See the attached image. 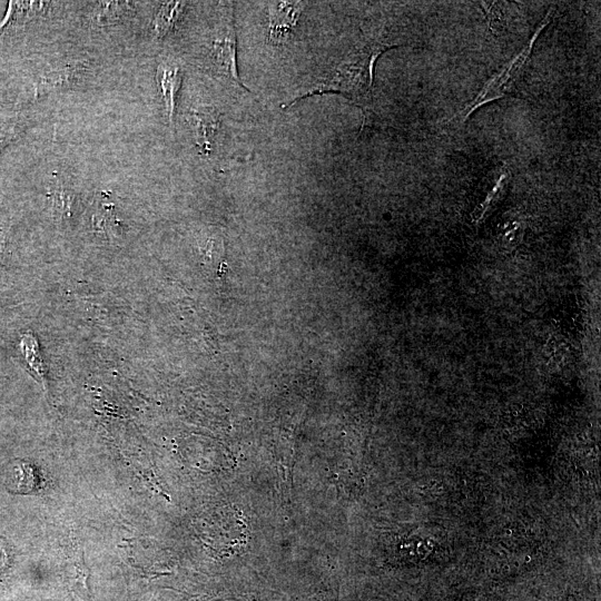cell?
<instances>
[{"instance_id": "6da1fadb", "label": "cell", "mask_w": 601, "mask_h": 601, "mask_svg": "<svg viewBox=\"0 0 601 601\" xmlns=\"http://www.w3.org/2000/svg\"><path fill=\"white\" fill-rule=\"evenodd\" d=\"M388 47L373 45L355 53L353 59L339 66L333 77L323 83V91L343 93L365 109L371 102L374 63Z\"/></svg>"}, {"instance_id": "7a4b0ae2", "label": "cell", "mask_w": 601, "mask_h": 601, "mask_svg": "<svg viewBox=\"0 0 601 601\" xmlns=\"http://www.w3.org/2000/svg\"><path fill=\"white\" fill-rule=\"evenodd\" d=\"M548 18L543 21L540 26V28L536 30L535 36L531 39V41L528 45V48L523 49L510 63L504 68L500 75H497L495 78H493L480 92V95L473 100V102L467 106L459 116L457 121H464L466 117H469L473 110L479 108L481 105L489 102L491 100L501 98L509 92L513 86L514 82H516L518 78L520 77L521 72L523 71V68L525 66V62L529 59V56L531 53V49L533 46V42L535 41L536 36L540 33V31L545 27L548 23Z\"/></svg>"}, {"instance_id": "3957f363", "label": "cell", "mask_w": 601, "mask_h": 601, "mask_svg": "<svg viewBox=\"0 0 601 601\" xmlns=\"http://www.w3.org/2000/svg\"><path fill=\"white\" fill-rule=\"evenodd\" d=\"M304 7V2L299 1H274L268 3V39L272 43L280 45L286 41L297 24Z\"/></svg>"}, {"instance_id": "277c9868", "label": "cell", "mask_w": 601, "mask_h": 601, "mask_svg": "<svg viewBox=\"0 0 601 601\" xmlns=\"http://www.w3.org/2000/svg\"><path fill=\"white\" fill-rule=\"evenodd\" d=\"M236 56L237 40L233 18L226 32L213 41L210 57L221 75L238 83L244 90L249 91L239 78Z\"/></svg>"}, {"instance_id": "5b68a950", "label": "cell", "mask_w": 601, "mask_h": 601, "mask_svg": "<svg viewBox=\"0 0 601 601\" xmlns=\"http://www.w3.org/2000/svg\"><path fill=\"white\" fill-rule=\"evenodd\" d=\"M221 115L213 108H200L189 112V122L201 155H209L220 127Z\"/></svg>"}, {"instance_id": "8992f818", "label": "cell", "mask_w": 601, "mask_h": 601, "mask_svg": "<svg viewBox=\"0 0 601 601\" xmlns=\"http://www.w3.org/2000/svg\"><path fill=\"white\" fill-rule=\"evenodd\" d=\"M156 77L168 116V122L173 127L177 95L183 80L180 67L170 61H162L157 67Z\"/></svg>"}, {"instance_id": "52a82bcc", "label": "cell", "mask_w": 601, "mask_h": 601, "mask_svg": "<svg viewBox=\"0 0 601 601\" xmlns=\"http://www.w3.org/2000/svg\"><path fill=\"white\" fill-rule=\"evenodd\" d=\"M82 66L66 65L42 75L36 82V96L48 95L50 91L60 90L78 81L85 75Z\"/></svg>"}, {"instance_id": "ba28073f", "label": "cell", "mask_w": 601, "mask_h": 601, "mask_svg": "<svg viewBox=\"0 0 601 601\" xmlns=\"http://www.w3.org/2000/svg\"><path fill=\"white\" fill-rule=\"evenodd\" d=\"M185 4L181 1H166L160 3L154 19V32L157 39H162L173 31L183 13Z\"/></svg>"}, {"instance_id": "9c48e42d", "label": "cell", "mask_w": 601, "mask_h": 601, "mask_svg": "<svg viewBox=\"0 0 601 601\" xmlns=\"http://www.w3.org/2000/svg\"><path fill=\"white\" fill-rule=\"evenodd\" d=\"M38 486L36 472L27 462H19L13 466L9 475V487L13 492L27 494L33 492Z\"/></svg>"}, {"instance_id": "30bf717a", "label": "cell", "mask_w": 601, "mask_h": 601, "mask_svg": "<svg viewBox=\"0 0 601 601\" xmlns=\"http://www.w3.org/2000/svg\"><path fill=\"white\" fill-rule=\"evenodd\" d=\"M49 197L56 214L69 216L77 203L76 193L69 188L60 178H57L49 188Z\"/></svg>"}, {"instance_id": "8fae6325", "label": "cell", "mask_w": 601, "mask_h": 601, "mask_svg": "<svg viewBox=\"0 0 601 601\" xmlns=\"http://www.w3.org/2000/svg\"><path fill=\"white\" fill-rule=\"evenodd\" d=\"M275 593L268 590H247L243 588H236V590H228L227 592L213 598L199 599L196 601H275Z\"/></svg>"}, {"instance_id": "7c38bea8", "label": "cell", "mask_w": 601, "mask_h": 601, "mask_svg": "<svg viewBox=\"0 0 601 601\" xmlns=\"http://www.w3.org/2000/svg\"><path fill=\"white\" fill-rule=\"evenodd\" d=\"M16 131L17 129L10 128V130L0 134V150L17 136Z\"/></svg>"}, {"instance_id": "4fadbf2b", "label": "cell", "mask_w": 601, "mask_h": 601, "mask_svg": "<svg viewBox=\"0 0 601 601\" xmlns=\"http://www.w3.org/2000/svg\"><path fill=\"white\" fill-rule=\"evenodd\" d=\"M3 545L0 543V570L6 565L7 553L4 552Z\"/></svg>"}, {"instance_id": "5bb4252c", "label": "cell", "mask_w": 601, "mask_h": 601, "mask_svg": "<svg viewBox=\"0 0 601 601\" xmlns=\"http://www.w3.org/2000/svg\"><path fill=\"white\" fill-rule=\"evenodd\" d=\"M306 601H329V597L327 595H314L311 599Z\"/></svg>"}]
</instances>
